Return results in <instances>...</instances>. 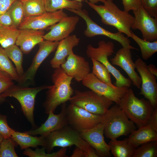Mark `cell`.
I'll list each match as a JSON object with an SVG mask.
<instances>
[{
    "label": "cell",
    "mask_w": 157,
    "mask_h": 157,
    "mask_svg": "<svg viewBox=\"0 0 157 157\" xmlns=\"http://www.w3.org/2000/svg\"><path fill=\"white\" fill-rule=\"evenodd\" d=\"M73 78L67 75L61 67L55 69L51 76L53 85L47 91L43 104L46 113H54L58 106L69 100L74 92L71 86Z\"/></svg>",
    "instance_id": "1"
},
{
    "label": "cell",
    "mask_w": 157,
    "mask_h": 157,
    "mask_svg": "<svg viewBox=\"0 0 157 157\" xmlns=\"http://www.w3.org/2000/svg\"><path fill=\"white\" fill-rule=\"evenodd\" d=\"M85 2L100 16L102 22L104 24L113 26L118 32L131 37V28L134 17L129 13L119 9L113 2V0H106L103 5H98Z\"/></svg>",
    "instance_id": "2"
},
{
    "label": "cell",
    "mask_w": 157,
    "mask_h": 157,
    "mask_svg": "<svg viewBox=\"0 0 157 157\" xmlns=\"http://www.w3.org/2000/svg\"><path fill=\"white\" fill-rule=\"evenodd\" d=\"M44 137L46 142L44 147L47 153H51L55 147H67L75 145L85 152L86 157H98L95 150L81 137L79 132L69 125Z\"/></svg>",
    "instance_id": "3"
},
{
    "label": "cell",
    "mask_w": 157,
    "mask_h": 157,
    "mask_svg": "<svg viewBox=\"0 0 157 157\" xmlns=\"http://www.w3.org/2000/svg\"><path fill=\"white\" fill-rule=\"evenodd\" d=\"M119 105L129 119L139 128L147 125L154 108L147 99L137 97L129 88L121 98Z\"/></svg>",
    "instance_id": "4"
},
{
    "label": "cell",
    "mask_w": 157,
    "mask_h": 157,
    "mask_svg": "<svg viewBox=\"0 0 157 157\" xmlns=\"http://www.w3.org/2000/svg\"><path fill=\"white\" fill-rule=\"evenodd\" d=\"M102 122L104 125V134L110 140L117 139L122 135L127 136L136 129L135 124L117 104L103 115Z\"/></svg>",
    "instance_id": "5"
},
{
    "label": "cell",
    "mask_w": 157,
    "mask_h": 157,
    "mask_svg": "<svg viewBox=\"0 0 157 157\" xmlns=\"http://www.w3.org/2000/svg\"><path fill=\"white\" fill-rule=\"evenodd\" d=\"M51 86L42 85L30 88L14 85L1 94L4 99L7 97H12L19 101L23 114L35 129L37 127L35 123L34 115L36 97L40 91L48 89Z\"/></svg>",
    "instance_id": "6"
},
{
    "label": "cell",
    "mask_w": 157,
    "mask_h": 157,
    "mask_svg": "<svg viewBox=\"0 0 157 157\" xmlns=\"http://www.w3.org/2000/svg\"><path fill=\"white\" fill-rule=\"evenodd\" d=\"M98 47H94L91 44L87 47L86 53L88 57L93 58L103 64L114 77L115 86L118 87L126 86L129 88L131 85V80L124 77L110 62L108 58L114 53L115 45L111 41H99Z\"/></svg>",
    "instance_id": "7"
},
{
    "label": "cell",
    "mask_w": 157,
    "mask_h": 157,
    "mask_svg": "<svg viewBox=\"0 0 157 157\" xmlns=\"http://www.w3.org/2000/svg\"><path fill=\"white\" fill-rule=\"evenodd\" d=\"M70 99V104L81 108L92 113L104 115L113 102L92 90L84 91L76 90Z\"/></svg>",
    "instance_id": "8"
},
{
    "label": "cell",
    "mask_w": 157,
    "mask_h": 157,
    "mask_svg": "<svg viewBox=\"0 0 157 157\" xmlns=\"http://www.w3.org/2000/svg\"><path fill=\"white\" fill-rule=\"evenodd\" d=\"M67 10L81 17L85 21L87 28L84 31V34L86 37L91 38L98 35H104L117 41L123 47L131 50L137 49L131 45L130 40L123 33L118 31L112 33L99 25L90 17L88 11L85 9L68 8Z\"/></svg>",
    "instance_id": "9"
},
{
    "label": "cell",
    "mask_w": 157,
    "mask_h": 157,
    "mask_svg": "<svg viewBox=\"0 0 157 157\" xmlns=\"http://www.w3.org/2000/svg\"><path fill=\"white\" fill-rule=\"evenodd\" d=\"M68 125L78 132L91 129L101 123L103 115L95 114L70 104L67 106Z\"/></svg>",
    "instance_id": "10"
},
{
    "label": "cell",
    "mask_w": 157,
    "mask_h": 157,
    "mask_svg": "<svg viewBox=\"0 0 157 157\" xmlns=\"http://www.w3.org/2000/svg\"><path fill=\"white\" fill-rule=\"evenodd\" d=\"M82 82L84 86L118 105L121 98L129 88L126 86L113 87L99 80L92 73L89 74Z\"/></svg>",
    "instance_id": "11"
},
{
    "label": "cell",
    "mask_w": 157,
    "mask_h": 157,
    "mask_svg": "<svg viewBox=\"0 0 157 157\" xmlns=\"http://www.w3.org/2000/svg\"><path fill=\"white\" fill-rule=\"evenodd\" d=\"M135 63L141 80L139 94L148 100L155 108L157 107L156 76L150 72L147 65L141 58L137 59Z\"/></svg>",
    "instance_id": "12"
},
{
    "label": "cell",
    "mask_w": 157,
    "mask_h": 157,
    "mask_svg": "<svg viewBox=\"0 0 157 157\" xmlns=\"http://www.w3.org/2000/svg\"><path fill=\"white\" fill-rule=\"evenodd\" d=\"M133 12L134 19L131 28L140 30L144 40L150 42L157 40V18L150 16L141 4Z\"/></svg>",
    "instance_id": "13"
},
{
    "label": "cell",
    "mask_w": 157,
    "mask_h": 157,
    "mask_svg": "<svg viewBox=\"0 0 157 157\" xmlns=\"http://www.w3.org/2000/svg\"><path fill=\"white\" fill-rule=\"evenodd\" d=\"M104 128L101 122L91 129L79 132L81 137L95 150L98 157L111 156L109 146L104 140Z\"/></svg>",
    "instance_id": "14"
},
{
    "label": "cell",
    "mask_w": 157,
    "mask_h": 157,
    "mask_svg": "<svg viewBox=\"0 0 157 157\" xmlns=\"http://www.w3.org/2000/svg\"><path fill=\"white\" fill-rule=\"evenodd\" d=\"M67 16L63 10L53 12H46L38 16L24 18L18 28L43 30Z\"/></svg>",
    "instance_id": "15"
},
{
    "label": "cell",
    "mask_w": 157,
    "mask_h": 157,
    "mask_svg": "<svg viewBox=\"0 0 157 157\" xmlns=\"http://www.w3.org/2000/svg\"><path fill=\"white\" fill-rule=\"evenodd\" d=\"M67 106L66 103L62 104L61 111L59 114L56 115L53 112H50L46 120L40 126L25 132L32 135H39L45 137L52 132L69 125Z\"/></svg>",
    "instance_id": "16"
},
{
    "label": "cell",
    "mask_w": 157,
    "mask_h": 157,
    "mask_svg": "<svg viewBox=\"0 0 157 157\" xmlns=\"http://www.w3.org/2000/svg\"><path fill=\"white\" fill-rule=\"evenodd\" d=\"M61 67L67 75L78 82L82 81L90 73L89 62L84 57L74 52L67 56Z\"/></svg>",
    "instance_id": "17"
},
{
    "label": "cell",
    "mask_w": 157,
    "mask_h": 157,
    "mask_svg": "<svg viewBox=\"0 0 157 157\" xmlns=\"http://www.w3.org/2000/svg\"><path fill=\"white\" fill-rule=\"evenodd\" d=\"M112 64L119 66L126 73L133 85L138 88H140L141 78L135 72V65L132 57L131 49L122 47L111 59Z\"/></svg>",
    "instance_id": "18"
},
{
    "label": "cell",
    "mask_w": 157,
    "mask_h": 157,
    "mask_svg": "<svg viewBox=\"0 0 157 157\" xmlns=\"http://www.w3.org/2000/svg\"><path fill=\"white\" fill-rule=\"evenodd\" d=\"M79 19L78 15L64 17L50 26V31L43 36L44 40L59 41L66 38L74 30Z\"/></svg>",
    "instance_id": "19"
},
{
    "label": "cell",
    "mask_w": 157,
    "mask_h": 157,
    "mask_svg": "<svg viewBox=\"0 0 157 157\" xmlns=\"http://www.w3.org/2000/svg\"><path fill=\"white\" fill-rule=\"evenodd\" d=\"M80 39L75 35H69L59 41L53 58L50 61L51 67L54 69L61 67L67 56L73 52V48L78 45Z\"/></svg>",
    "instance_id": "20"
},
{
    "label": "cell",
    "mask_w": 157,
    "mask_h": 157,
    "mask_svg": "<svg viewBox=\"0 0 157 157\" xmlns=\"http://www.w3.org/2000/svg\"><path fill=\"white\" fill-rule=\"evenodd\" d=\"M44 34L43 30L30 28L19 29L15 44L19 47L23 53L27 54L35 45L44 40Z\"/></svg>",
    "instance_id": "21"
},
{
    "label": "cell",
    "mask_w": 157,
    "mask_h": 157,
    "mask_svg": "<svg viewBox=\"0 0 157 157\" xmlns=\"http://www.w3.org/2000/svg\"><path fill=\"white\" fill-rule=\"evenodd\" d=\"M127 138L130 143L136 148L146 142L157 140V132L146 125L133 131Z\"/></svg>",
    "instance_id": "22"
},
{
    "label": "cell",
    "mask_w": 157,
    "mask_h": 157,
    "mask_svg": "<svg viewBox=\"0 0 157 157\" xmlns=\"http://www.w3.org/2000/svg\"><path fill=\"white\" fill-rule=\"evenodd\" d=\"M11 137L20 146L21 149H25L30 147H36L38 146L45 147L46 142L44 137L37 136L21 132L14 130Z\"/></svg>",
    "instance_id": "23"
},
{
    "label": "cell",
    "mask_w": 157,
    "mask_h": 157,
    "mask_svg": "<svg viewBox=\"0 0 157 157\" xmlns=\"http://www.w3.org/2000/svg\"><path fill=\"white\" fill-rule=\"evenodd\" d=\"M108 144L111 154L115 157H132L136 149L129 142L128 138L122 140H110Z\"/></svg>",
    "instance_id": "24"
},
{
    "label": "cell",
    "mask_w": 157,
    "mask_h": 157,
    "mask_svg": "<svg viewBox=\"0 0 157 157\" xmlns=\"http://www.w3.org/2000/svg\"><path fill=\"white\" fill-rule=\"evenodd\" d=\"M46 12H53L63 9H81L83 7L82 2L75 0H44Z\"/></svg>",
    "instance_id": "25"
},
{
    "label": "cell",
    "mask_w": 157,
    "mask_h": 157,
    "mask_svg": "<svg viewBox=\"0 0 157 157\" xmlns=\"http://www.w3.org/2000/svg\"><path fill=\"white\" fill-rule=\"evenodd\" d=\"M4 49L8 57L14 64L21 84L22 83L24 73L22 66L23 53L20 48L15 44Z\"/></svg>",
    "instance_id": "26"
},
{
    "label": "cell",
    "mask_w": 157,
    "mask_h": 157,
    "mask_svg": "<svg viewBox=\"0 0 157 157\" xmlns=\"http://www.w3.org/2000/svg\"><path fill=\"white\" fill-rule=\"evenodd\" d=\"M21 1L24 18L38 16L46 12L44 0H24Z\"/></svg>",
    "instance_id": "27"
},
{
    "label": "cell",
    "mask_w": 157,
    "mask_h": 157,
    "mask_svg": "<svg viewBox=\"0 0 157 157\" xmlns=\"http://www.w3.org/2000/svg\"><path fill=\"white\" fill-rule=\"evenodd\" d=\"M19 29L0 24V45L3 49L15 44Z\"/></svg>",
    "instance_id": "28"
},
{
    "label": "cell",
    "mask_w": 157,
    "mask_h": 157,
    "mask_svg": "<svg viewBox=\"0 0 157 157\" xmlns=\"http://www.w3.org/2000/svg\"><path fill=\"white\" fill-rule=\"evenodd\" d=\"M139 47L142 59L147 60L157 51V40L150 42L139 37L132 31L131 37Z\"/></svg>",
    "instance_id": "29"
},
{
    "label": "cell",
    "mask_w": 157,
    "mask_h": 157,
    "mask_svg": "<svg viewBox=\"0 0 157 157\" xmlns=\"http://www.w3.org/2000/svg\"><path fill=\"white\" fill-rule=\"evenodd\" d=\"M0 70L9 74L15 80L21 84L15 68L6 53L4 49L0 46Z\"/></svg>",
    "instance_id": "30"
},
{
    "label": "cell",
    "mask_w": 157,
    "mask_h": 157,
    "mask_svg": "<svg viewBox=\"0 0 157 157\" xmlns=\"http://www.w3.org/2000/svg\"><path fill=\"white\" fill-rule=\"evenodd\" d=\"M92 64V73L99 80L111 86L115 87L112 82L110 73L106 67L100 62L91 58Z\"/></svg>",
    "instance_id": "31"
},
{
    "label": "cell",
    "mask_w": 157,
    "mask_h": 157,
    "mask_svg": "<svg viewBox=\"0 0 157 157\" xmlns=\"http://www.w3.org/2000/svg\"><path fill=\"white\" fill-rule=\"evenodd\" d=\"M157 157V140L144 143L136 148L132 157Z\"/></svg>",
    "instance_id": "32"
},
{
    "label": "cell",
    "mask_w": 157,
    "mask_h": 157,
    "mask_svg": "<svg viewBox=\"0 0 157 157\" xmlns=\"http://www.w3.org/2000/svg\"><path fill=\"white\" fill-rule=\"evenodd\" d=\"M45 148L42 147L41 148H37L33 150L28 148L25 149L23 154L30 157H67L66 155L67 147H62L56 152L48 153L45 152Z\"/></svg>",
    "instance_id": "33"
},
{
    "label": "cell",
    "mask_w": 157,
    "mask_h": 157,
    "mask_svg": "<svg viewBox=\"0 0 157 157\" xmlns=\"http://www.w3.org/2000/svg\"><path fill=\"white\" fill-rule=\"evenodd\" d=\"M14 26L18 28L24 18V14L22 3L16 0L8 9Z\"/></svg>",
    "instance_id": "34"
},
{
    "label": "cell",
    "mask_w": 157,
    "mask_h": 157,
    "mask_svg": "<svg viewBox=\"0 0 157 157\" xmlns=\"http://www.w3.org/2000/svg\"><path fill=\"white\" fill-rule=\"evenodd\" d=\"M18 145L10 137L4 138L0 145V157H18L15 148Z\"/></svg>",
    "instance_id": "35"
},
{
    "label": "cell",
    "mask_w": 157,
    "mask_h": 157,
    "mask_svg": "<svg viewBox=\"0 0 157 157\" xmlns=\"http://www.w3.org/2000/svg\"><path fill=\"white\" fill-rule=\"evenodd\" d=\"M13 80L9 74L0 70V94L14 85Z\"/></svg>",
    "instance_id": "36"
},
{
    "label": "cell",
    "mask_w": 157,
    "mask_h": 157,
    "mask_svg": "<svg viewBox=\"0 0 157 157\" xmlns=\"http://www.w3.org/2000/svg\"><path fill=\"white\" fill-rule=\"evenodd\" d=\"M14 130L8 125L7 116L0 113V134L4 138H7L11 136Z\"/></svg>",
    "instance_id": "37"
},
{
    "label": "cell",
    "mask_w": 157,
    "mask_h": 157,
    "mask_svg": "<svg viewBox=\"0 0 157 157\" xmlns=\"http://www.w3.org/2000/svg\"><path fill=\"white\" fill-rule=\"evenodd\" d=\"M143 6L150 16L157 18V0H145Z\"/></svg>",
    "instance_id": "38"
},
{
    "label": "cell",
    "mask_w": 157,
    "mask_h": 157,
    "mask_svg": "<svg viewBox=\"0 0 157 157\" xmlns=\"http://www.w3.org/2000/svg\"><path fill=\"white\" fill-rule=\"evenodd\" d=\"M124 11L127 12L136 10L141 4L138 0H122Z\"/></svg>",
    "instance_id": "39"
},
{
    "label": "cell",
    "mask_w": 157,
    "mask_h": 157,
    "mask_svg": "<svg viewBox=\"0 0 157 157\" xmlns=\"http://www.w3.org/2000/svg\"><path fill=\"white\" fill-rule=\"evenodd\" d=\"M0 24L6 26L15 27L8 10L5 13L0 15Z\"/></svg>",
    "instance_id": "40"
},
{
    "label": "cell",
    "mask_w": 157,
    "mask_h": 157,
    "mask_svg": "<svg viewBox=\"0 0 157 157\" xmlns=\"http://www.w3.org/2000/svg\"><path fill=\"white\" fill-rule=\"evenodd\" d=\"M147 125L157 132V107L154 108L149 118Z\"/></svg>",
    "instance_id": "41"
},
{
    "label": "cell",
    "mask_w": 157,
    "mask_h": 157,
    "mask_svg": "<svg viewBox=\"0 0 157 157\" xmlns=\"http://www.w3.org/2000/svg\"><path fill=\"white\" fill-rule=\"evenodd\" d=\"M16 0H0V15L6 12Z\"/></svg>",
    "instance_id": "42"
},
{
    "label": "cell",
    "mask_w": 157,
    "mask_h": 157,
    "mask_svg": "<svg viewBox=\"0 0 157 157\" xmlns=\"http://www.w3.org/2000/svg\"><path fill=\"white\" fill-rule=\"evenodd\" d=\"M71 157H86L85 152L81 149L76 146Z\"/></svg>",
    "instance_id": "43"
},
{
    "label": "cell",
    "mask_w": 157,
    "mask_h": 157,
    "mask_svg": "<svg viewBox=\"0 0 157 157\" xmlns=\"http://www.w3.org/2000/svg\"><path fill=\"white\" fill-rule=\"evenodd\" d=\"M147 67L150 72L157 77V69L156 66L154 65L150 64L147 65Z\"/></svg>",
    "instance_id": "44"
},
{
    "label": "cell",
    "mask_w": 157,
    "mask_h": 157,
    "mask_svg": "<svg viewBox=\"0 0 157 157\" xmlns=\"http://www.w3.org/2000/svg\"><path fill=\"white\" fill-rule=\"evenodd\" d=\"M77 1L82 2V0H75ZM88 1L92 3L96 4L99 2H101L104 3L106 0H88Z\"/></svg>",
    "instance_id": "45"
},
{
    "label": "cell",
    "mask_w": 157,
    "mask_h": 157,
    "mask_svg": "<svg viewBox=\"0 0 157 157\" xmlns=\"http://www.w3.org/2000/svg\"><path fill=\"white\" fill-rule=\"evenodd\" d=\"M140 2V4L143 6H144V5L145 0H138Z\"/></svg>",
    "instance_id": "46"
},
{
    "label": "cell",
    "mask_w": 157,
    "mask_h": 157,
    "mask_svg": "<svg viewBox=\"0 0 157 157\" xmlns=\"http://www.w3.org/2000/svg\"><path fill=\"white\" fill-rule=\"evenodd\" d=\"M3 138H4L0 134V145L1 142L2 141Z\"/></svg>",
    "instance_id": "47"
},
{
    "label": "cell",
    "mask_w": 157,
    "mask_h": 157,
    "mask_svg": "<svg viewBox=\"0 0 157 157\" xmlns=\"http://www.w3.org/2000/svg\"><path fill=\"white\" fill-rule=\"evenodd\" d=\"M2 101V100L1 99V97L0 96V102Z\"/></svg>",
    "instance_id": "48"
},
{
    "label": "cell",
    "mask_w": 157,
    "mask_h": 157,
    "mask_svg": "<svg viewBox=\"0 0 157 157\" xmlns=\"http://www.w3.org/2000/svg\"><path fill=\"white\" fill-rule=\"evenodd\" d=\"M20 0L21 1H22L24 0Z\"/></svg>",
    "instance_id": "49"
}]
</instances>
